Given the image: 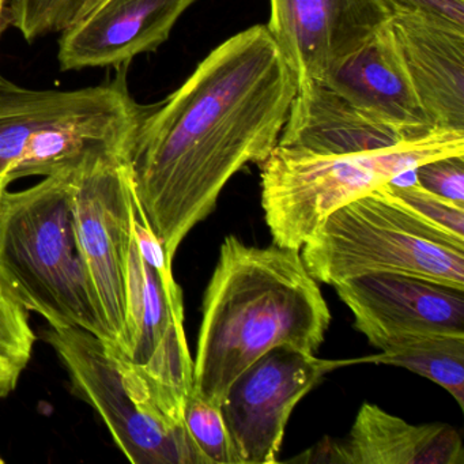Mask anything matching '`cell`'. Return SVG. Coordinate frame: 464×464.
I'll list each match as a JSON object with an SVG mask.
<instances>
[{
	"instance_id": "obj_14",
	"label": "cell",
	"mask_w": 464,
	"mask_h": 464,
	"mask_svg": "<svg viewBox=\"0 0 464 464\" xmlns=\"http://www.w3.org/2000/svg\"><path fill=\"white\" fill-rule=\"evenodd\" d=\"M388 23L429 121L464 130V26L396 5Z\"/></svg>"
},
{
	"instance_id": "obj_21",
	"label": "cell",
	"mask_w": 464,
	"mask_h": 464,
	"mask_svg": "<svg viewBox=\"0 0 464 464\" xmlns=\"http://www.w3.org/2000/svg\"><path fill=\"white\" fill-rule=\"evenodd\" d=\"M184 420L192 439L208 458V463L238 464L222 417L221 406L210 403L191 391L184 406Z\"/></svg>"
},
{
	"instance_id": "obj_1",
	"label": "cell",
	"mask_w": 464,
	"mask_h": 464,
	"mask_svg": "<svg viewBox=\"0 0 464 464\" xmlns=\"http://www.w3.org/2000/svg\"><path fill=\"white\" fill-rule=\"evenodd\" d=\"M295 75L266 25L214 48L146 113L126 156L135 203L173 262L227 181L278 145Z\"/></svg>"
},
{
	"instance_id": "obj_27",
	"label": "cell",
	"mask_w": 464,
	"mask_h": 464,
	"mask_svg": "<svg viewBox=\"0 0 464 464\" xmlns=\"http://www.w3.org/2000/svg\"><path fill=\"white\" fill-rule=\"evenodd\" d=\"M102 2H104V0H93V2H92V5H91V9H89V12H91V10H93L94 7H97L99 6V5H102ZM88 12V13H89ZM86 15V14H85Z\"/></svg>"
},
{
	"instance_id": "obj_11",
	"label": "cell",
	"mask_w": 464,
	"mask_h": 464,
	"mask_svg": "<svg viewBox=\"0 0 464 464\" xmlns=\"http://www.w3.org/2000/svg\"><path fill=\"white\" fill-rule=\"evenodd\" d=\"M121 354L186 404L194 360L184 330L183 292L172 270L159 271L140 256L135 238L127 263V330Z\"/></svg>"
},
{
	"instance_id": "obj_4",
	"label": "cell",
	"mask_w": 464,
	"mask_h": 464,
	"mask_svg": "<svg viewBox=\"0 0 464 464\" xmlns=\"http://www.w3.org/2000/svg\"><path fill=\"white\" fill-rule=\"evenodd\" d=\"M149 110L132 99L127 66L77 91L23 88L0 72V178H47L104 151L126 159Z\"/></svg>"
},
{
	"instance_id": "obj_2",
	"label": "cell",
	"mask_w": 464,
	"mask_h": 464,
	"mask_svg": "<svg viewBox=\"0 0 464 464\" xmlns=\"http://www.w3.org/2000/svg\"><path fill=\"white\" fill-rule=\"evenodd\" d=\"M331 314L300 249L225 238L203 297L192 391L221 406L232 382L274 347L314 353Z\"/></svg>"
},
{
	"instance_id": "obj_5",
	"label": "cell",
	"mask_w": 464,
	"mask_h": 464,
	"mask_svg": "<svg viewBox=\"0 0 464 464\" xmlns=\"http://www.w3.org/2000/svg\"><path fill=\"white\" fill-rule=\"evenodd\" d=\"M300 252L309 274L331 286L401 273L464 287V237L415 211L387 184L331 213Z\"/></svg>"
},
{
	"instance_id": "obj_13",
	"label": "cell",
	"mask_w": 464,
	"mask_h": 464,
	"mask_svg": "<svg viewBox=\"0 0 464 464\" xmlns=\"http://www.w3.org/2000/svg\"><path fill=\"white\" fill-rule=\"evenodd\" d=\"M198 0H104L62 32V72L129 66L159 50L179 18Z\"/></svg>"
},
{
	"instance_id": "obj_17",
	"label": "cell",
	"mask_w": 464,
	"mask_h": 464,
	"mask_svg": "<svg viewBox=\"0 0 464 464\" xmlns=\"http://www.w3.org/2000/svg\"><path fill=\"white\" fill-rule=\"evenodd\" d=\"M323 83L355 107L399 126L436 127L423 112L399 55L390 23L355 51Z\"/></svg>"
},
{
	"instance_id": "obj_28",
	"label": "cell",
	"mask_w": 464,
	"mask_h": 464,
	"mask_svg": "<svg viewBox=\"0 0 464 464\" xmlns=\"http://www.w3.org/2000/svg\"><path fill=\"white\" fill-rule=\"evenodd\" d=\"M0 463H4V459L0 458Z\"/></svg>"
},
{
	"instance_id": "obj_9",
	"label": "cell",
	"mask_w": 464,
	"mask_h": 464,
	"mask_svg": "<svg viewBox=\"0 0 464 464\" xmlns=\"http://www.w3.org/2000/svg\"><path fill=\"white\" fill-rule=\"evenodd\" d=\"M362 360H323L290 346L274 347L230 385L222 417L238 464L278 463L285 430L298 401L325 374Z\"/></svg>"
},
{
	"instance_id": "obj_12",
	"label": "cell",
	"mask_w": 464,
	"mask_h": 464,
	"mask_svg": "<svg viewBox=\"0 0 464 464\" xmlns=\"http://www.w3.org/2000/svg\"><path fill=\"white\" fill-rule=\"evenodd\" d=\"M334 287L366 338L396 333L464 335V287L401 273L363 274Z\"/></svg>"
},
{
	"instance_id": "obj_8",
	"label": "cell",
	"mask_w": 464,
	"mask_h": 464,
	"mask_svg": "<svg viewBox=\"0 0 464 464\" xmlns=\"http://www.w3.org/2000/svg\"><path fill=\"white\" fill-rule=\"evenodd\" d=\"M72 211L81 255L100 312L123 353L127 330V263L137 217L126 160L121 154H92L72 176Z\"/></svg>"
},
{
	"instance_id": "obj_24",
	"label": "cell",
	"mask_w": 464,
	"mask_h": 464,
	"mask_svg": "<svg viewBox=\"0 0 464 464\" xmlns=\"http://www.w3.org/2000/svg\"><path fill=\"white\" fill-rule=\"evenodd\" d=\"M396 6L412 7L433 13L464 26V0H391Z\"/></svg>"
},
{
	"instance_id": "obj_20",
	"label": "cell",
	"mask_w": 464,
	"mask_h": 464,
	"mask_svg": "<svg viewBox=\"0 0 464 464\" xmlns=\"http://www.w3.org/2000/svg\"><path fill=\"white\" fill-rule=\"evenodd\" d=\"M93 0H6L5 23L28 43L62 34L88 14Z\"/></svg>"
},
{
	"instance_id": "obj_6",
	"label": "cell",
	"mask_w": 464,
	"mask_h": 464,
	"mask_svg": "<svg viewBox=\"0 0 464 464\" xmlns=\"http://www.w3.org/2000/svg\"><path fill=\"white\" fill-rule=\"evenodd\" d=\"M464 154V130H431L391 148L314 154L276 145L262 164V208L276 246L301 249L342 206L440 157Z\"/></svg>"
},
{
	"instance_id": "obj_25",
	"label": "cell",
	"mask_w": 464,
	"mask_h": 464,
	"mask_svg": "<svg viewBox=\"0 0 464 464\" xmlns=\"http://www.w3.org/2000/svg\"><path fill=\"white\" fill-rule=\"evenodd\" d=\"M5 7H6V0H0V34L6 26V24H5Z\"/></svg>"
},
{
	"instance_id": "obj_16",
	"label": "cell",
	"mask_w": 464,
	"mask_h": 464,
	"mask_svg": "<svg viewBox=\"0 0 464 464\" xmlns=\"http://www.w3.org/2000/svg\"><path fill=\"white\" fill-rule=\"evenodd\" d=\"M306 461L344 464H464L460 434L448 423L412 425L363 403L349 437L320 442Z\"/></svg>"
},
{
	"instance_id": "obj_22",
	"label": "cell",
	"mask_w": 464,
	"mask_h": 464,
	"mask_svg": "<svg viewBox=\"0 0 464 464\" xmlns=\"http://www.w3.org/2000/svg\"><path fill=\"white\" fill-rule=\"evenodd\" d=\"M387 187L396 197L434 224L464 237V208L461 206L426 191L418 183L409 186L387 183Z\"/></svg>"
},
{
	"instance_id": "obj_26",
	"label": "cell",
	"mask_w": 464,
	"mask_h": 464,
	"mask_svg": "<svg viewBox=\"0 0 464 464\" xmlns=\"http://www.w3.org/2000/svg\"><path fill=\"white\" fill-rule=\"evenodd\" d=\"M9 181L6 180L5 178H0V199H2V195H4V192L6 191L7 186H9Z\"/></svg>"
},
{
	"instance_id": "obj_18",
	"label": "cell",
	"mask_w": 464,
	"mask_h": 464,
	"mask_svg": "<svg viewBox=\"0 0 464 464\" xmlns=\"http://www.w3.org/2000/svg\"><path fill=\"white\" fill-rule=\"evenodd\" d=\"M380 354L362 362L399 366L420 374L450 393L464 409V335L442 333H396L368 336Z\"/></svg>"
},
{
	"instance_id": "obj_10",
	"label": "cell",
	"mask_w": 464,
	"mask_h": 464,
	"mask_svg": "<svg viewBox=\"0 0 464 464\" xmlns=\"http://www.w3.org/2000/svg\"><path fill=\"white\" fill-rule=\"evenodd\" d=\"M391 0H270L267 29L295 83L323 82L390 21Z\"/></svg>"
},
{
	"instance_id": "obj_19",
	"label": "cell",
	"mask_w": 464,
	"mask_h": 464,
	"mask_svg": "<svg viewBox=\"0 0 464 464\" xmlns=\"http://www.w3.org/2000/svg\"><path fill=\"white\" fill-rule=\"evenodd\" d=\"M36 334L25 309L0 284V399L17 387L34 353Z\"/></svg>"
},
{
	"instance_id": "obj_15",
	"label": "cell",
	"mask_w": 464,
	"mask_h": 464,
	"mask_svg": "<svg viewBox=\"0 0 464 464\" xmlns=\"http://www.w3.org/2000/svg\"><path fill=\"white\" fill-rule=\"evenodd\" d=\"M437 127L414 129L382 121L355 107L319 81L297 85L278 146L314 154H353L391 148Z\"/></svg>"
},
{
	"instance_id": "obj_7",
	"label": "cell",
	"mask_w": 464,
	"mask_h": 464,
	"mask_svg": "<svg viewBox=\"0 0 464 464\" xmlns=\"http://www.w3.org/2000/svg\"><path fill=\"white\" fill-rule=\"evenodd\" d=\"M44 339L119 450L135 464H210L186 425L184 406L121 350L81 328L50 327Z\"/></svg>"
},
{
	"instance_id": "obj_3",
	"label": "cell",
	"mask_w": 464,
	"mask_h": 464,
	"mask_svg": "<svg viewBox=\"0 0 464 464\" xmlns=\"http://www.w3.org/2000/svg\"><path fill=\"white\" fill-rule=\"evenodd\" d=\"M74 168L0 199V284L50 327L81 328L112 346L86 271L72 211Z\"/></svg>"
},
{
	"instance_id": "obj_23",
	"label": "cell",
	"mask_w": 464,
	"mask_h": 464,
	"mask_svg": "<svg viewBox=\"0 0 464 464\" xmlns=\"http://www.w3.org/2000/svg\"><path fill=\"white\" fill-rule=\"evenodd\" d=\"M415 175L426 191L464 208V154L431 160L420 165Z\"/></svg>"
}]
</instances>
